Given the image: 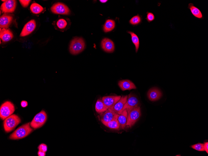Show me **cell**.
Segmentation results:
<instances>
[{"mask_svg":"<svg viewBox=\"0 0 208 156\" xmlns=\"http://www.w3.org/2000/svg\"><path fill=\"white\" fill-rule=\"evenodd\" d=\"M118 114L116 115L114 118L111 121L106 122L102 121V122L107 127L114 129H118L120 127V125L118 120Z\"/></svg>","mask_w":208,"mask_h":156,"instance_id":"cell-19","label":"cell"},{"mask_svg":"<svg viewBox=\"0 0 208 156\" xmlns=\"http://www.w3.org/2000/svg\"><path fill=\"white\" fill-rule=\"evenodd\" d=\"M47 119V115L45 112L42 110L37 114L30 123L31 127L36 129L42 126Z\"/></svg>","mask_w":208,"mask_h":156,"instance_id":"cell-6","label":"cell"},{"mask_svg":"<svg viewBox=\"0 0 208 156\" xmlns=\"http://www.w3.org/2000/svg\"><path fill=\"white\" fill-rule=\"evenodd\" d=\"M13 37L12 33L9 29L0 28V37L3 42L8 41L12 39Z\"/></svg>","mask_w":208,"mask_h":156,"instance_id":"cell-17","label":"cell"},{"mask_svg":"<svg viewBox=\"0 0 208 156\" xmlns=\"http://www.w3.org/2000/svg\"><path fill=\"white\" fill-rule=\"evenodd\" d=\"M118 85L123 91L136 88V87L135 84L131 81L128 79L119 81Z\"/></svg>","mask_w":208,"mask_h":156,"instance_id":"cell-16","label":"cell"},{"mask_svg":"<svg viewBox=\"0 0 208 156\" xmlns=\"http://www.w3.org/2000/svg\"><path fill=\"white\" fill-rule=\"evenodd\" d=\"M22 6L24 7H26L29 5L31 0H19Z\"/></svg>","mask_w":208,"mask_h":156,"instance_id":"cell-31","label":"cell"},{"mask_svg":"<svg viewBox=\"0 0 208 156\" xmlns=\"http://www.w3.org/2000/svg\"><path fill=\"white\" fill-rule=\"evenodd\" d=\"M38 148L39 150L46 152L47 150V146L44 144H41L39 145Z\"/></svg>","mask_w":208,"mask_h":156,"instance_id":"cell-30","label":"cell"},{"mask_svg":"<svg viewBox=\"0 0 208 156\" xmlns=\"http://www.w3.org/2000/svg\"><path fill=\"white\" fill-rule=\"evenodd\" d=\"M30 10L34 14H38L44 10V8L39 4L34 3L30 6Z\"/></svg>","mask_w":208,"mask_h":156,"instance_id":"cell-24","label":"cell"},{"mask_svg":"<svg viewBox=\"0 0 208 156\" xmlns=\"http://www.w3.org/2000/svg\"><path fill=\"white\" fill-rule=\"evenodd\" d=\"M100 2H102V3H105V2H106L107 1V0H100Z\"/></svg>","mask_w":208,"mask_h":156,"instance_id":"cell-35","label":"cell"},{"mask_svg":"<svg viewBox=\"0 0 208 156\" xmlns=\"http://www.w3.org/2000/svg\"><path fill=\"white\" fill-rule=\"evenodd\" d=\"M188 8L190 10L192 14L196 18L200 19H203V16L200 10L194 6L193 3H189L188 5Z\"/></svg>","mask_w":208,"mask_h":156,"instance_id":"cell-20","label":"cell"},{"mask_svg":"<svg viewBox=\"0 0 208 156\" xmlns=\"http://www.w3.org/2000/svg\"><path fill=\"white\" fill-rule=\"evenodd\" d=\"M95 108L96 111L99 113L104 112L107 109L102 100L100 99L97 100Z\"/></svg>","mask_w":208,"mask_h":156,"instance_id":"cell-22","label":"cell"},{"mask_svg":"<svg viewBox=\"0 0 208 156\" xmlns=\"http://www.w3.org/2000/svg\"><path fill=\"white\" fill-rule=\"evenodd\" d=\"M13 17L11 15L4 14L0 18V26L1 28L7 29L11 24Z\"/></svg>","mask_w":208,"mask_h":156,"instance_id":"cell-15","label":"cell"},{"mask_svg":"<svg viewBox=\"0 0 208 156\" xmlns=\"http://www.w3.org/2000/svg\"><path fill=\"white\" fill-rule=\"evenodd\" d=\"M191 147L192 149L198 151H205L204 143H198L196 144L191 145Z\"/></svg>","mask_w":208,"mask_h":156,"instance_id":"cell-28","label":"cell"},{"mask_svg":"<svg viewBox=\"0 0 208 156\" xmlns=\"http://www.w3.org/2000/svg\"><path fill=\"white\" fill-rule=\"evenodd\" d=\"M51 10L53 13L57 14L68 15L70 13V10L68 7L60 2L54 4L51 7Z\"/></svg>","mask_w":208,"mask_h":156,"instance_id":"cell-8","label":"cell"},{"mask_svg":"<svg viewBox=\"0 0 208 156\" xmlns=\"http://www.w3.org/2000/svg\"><path fill=\"white\" fill-rule=\"evenodd\" d=\"M128 33L131 35L132 41L135 45V51L137 53L139 49V38L137 35L131 31H128Z\"/></svg>","mask_w":208,"mask_h":156,"instance_id":"cell-25","label":"cell"},{"mask_svg":"<svg viewBox=\"0 0 208 156\" xmlns=\"http://www.w3.org/2000/svg\"><path fill=\"white\" fill-rule=\"evenodd\" d=\"M126 125L131 127L138 120L141 116L140 108L139 106L127 112Z\"/></svg>","mask_w":208,"mask_h":156,"instance_id":"cell-5","label":"cell"},{"mask_svg":"<svg viewBox=\"0 0 208 156\" xmlns=\"http://www.w3.org/2000/svg\"><path fill=\"white\" fill-rule=\"evenodd\" d=\"M21 120L19 117L15 114L10 116L3 121L4 129L6 132L12 130L16 126L20 123Z\"/></svg>","mask_w":208,"mask_h":156,"instance_id":"cell-2","label":"cell"},{"mask_svg":"<svg viewBox=\"0 0 208 156\" xmlns=\"http://www.w3.org/2000/svg\"><path fill=\"white\" fill-rule=\"evenodd\" d=\"M116 114L112 111L108 109L105 112L101 113V121L106 122L110 121Z\"/></svg>","mask_w":208,"mask_h":156,"instance_id":"cell-18","label":"cell"},{"mask_svg":"<svg viewBox=\"0 0 208 156\" xmlns=\"http://www.w3.org/2000/svg\"><path fill=\"white\" fill-rule=\"evenodd\" d=\"M147 14L146 19L148 22H150L154 20L155 16L152 13L147 12Z\"/></svg>","mask_w":208,"mask_h":156,"instance_id":"cell-29","label":"cell"},{"mask_svg":"<svg viewBox=\"0 0 208 156\" xmlns=\"http://www.w3.org/2000/svg\"><path fill=\"white\" fill-rule=\"evenodd\" d=\"M30 123H27L18 127L10 135L9 139H18L27 136L33 130V129L30 127Z\"/></svg>","mask_w":208,"mask_h":156,"instance_id":"cell-1","label":"cell"},{"mask_svg":"<svg viewBox=\"0 0 208 156\" xmlns=\"http://www.w3.org/2000/svg\"><path fill=\"white\" fill-rule=\"evenodd\" d=\"M14 104L11 102L7 101L2 103L0 108V117L3 120L11 115L15 111Z\"/></svg>","mask_w":208,"mask_h":156,"instance_id":"cell-4","label":"cell"},{"mask_svg":"<svg viewBox=\"0 0 208 156\" xmlns=\"http://www.w3.org/2000/svg\"><path fill=\"white\" fill-rule=\"evenodd\" d=\"M21 104L22 107H25L27 106L28 103L26 101H22L21 102Z\"/></svg>","mask_w":208,"mask_h":156,"instance_id":"cell-32","label":"cell"},{"mask_svg":"<svg viewBox=\"0 0 208 156\" xmlns=\"http://www.w3.org/2000/svg\"><path fill=\"white\" fill-rule=\"evenodd\" d=\"M101 46L102 49L106 52L111 53L114 51V43L111 40L108 38H105L102 40Z\"/></svg>","mask_w":208,"mask_h":156,"instance_id":"cell-13","label":"cell"},{"mask_svg":"<svg viewBox=\"0 0 208 156\" xmlns=\"http://www.w3.org/2000/svg\"><path fill=\"white\" fill-rule=\"evenodd\" d=\"M142 21V18L139 15L132 17L130 21V23L132 25H136L140 23Z\"/></svg>","mask_w":208,"mask_h":156,"instance_id":"cell-26","label":"cell"},{"mask_svg":"<svg viewBox=\"0 0 208 156\" xmlns=\"http://www.w3.org/2000/svg\"><path fill=\"white\" fill-rule=\"evenodd\" d=\"M38 154L39 156H45V152L39 150L38 152Z\"/></svg>","mask_w":208,"mask_h":156,"instance_id":"cell-34","label":"cell"},{"mask_svg":"<svg viewBox=\"0 0 208 156\" xmlns=\"http://www.w3.org/2000/svg\"><path fill=\"white\" fill-rule=\"evenodd\" d=\"M139 104L137 97L135 95L130 93L128 95L127 101L119 114L125 110H126L127 112L129 111L132 109L139 106Z\"/></svg>","mask_w":208,"mask_h":156,"instance_id":"cell-7","label":"cell"},{"mask_svg":"<svg viewBox=\"0 0 208 156\" xmlns=\"http://www.w3.org/2000/svg\"><path fill=\"white\" fill-rule=\"evenodd\" d=\"M204 147L205 149V151L207 154L208 153V142H206L204 143Z\"/></svg>","mask_w":208,"mask_h":156,"instance_id":"cell-33","label":"cell"},{"mask_svg":"<svg viewBox=\"0 0 208 156\" xmlns=\"http://www.w3.org/2000/svg\"><path fill=\"white\" fill-rule=\"evenodd\" d=\"M36 26V22L34 19L30 21L24 26L20 34V36H25L30 34L34 31Z\"/></svg>","mask_w":208,"mask_h":156,"instance_id":"cell-10","label":"cell"},{"mask_svg":"<svg viewBox=\"0 0 208 156\" xmlns=\"http://www.w3.org/2000/svg\"><path fill=\"white\" fill-rule=\"evenodd\" d=\"M4 1L1 5V9L2 12L12 13L15 11L17 5V1L14 0H2Z\"/></svg>","mask_w":208,"mask_h":156,"instance_id":"cell-9","label":"cell"},{"mask_svg":"<svg viewBox=\"0 0 208 156\" xmlns=\"http://www.w3.org/2000/svg\"><path fill=\"white\" fill-rule=\"evenodd\" d=\"M115 27V22L114 21L108 19L106 21L103 26L104 31L108 32L112 31Z\"/></svg>","mask_w":208,"mask_h":156,"instance_id":"cell-23","label":"cell"},{"mask_svg":"<svg viewBox=\"0 0 208 156\" xmlns=\"http://www.w3.org/2000/svg\"><path fill=\"white\" fill-rule=\"evenodd\" d=\"M56 25L58 28L60 29H64L67 26V21L64 19L61 18L57 21Z\"/></svg>","mask_w":208,"mask_h":156,"instance_id":"cell-27","label":"cell"},{"mask_svg":"<svg viewBox=\"0 0 208 156\" xmlns=\"http://www.w3.org/2000/svg\"><path fill=\"white\" fill-rule=\"evenodd\" d=\"M128 97V96L127 95L122 96L118 101L108 109L112 111L116 114H119L126 102Z\"/></svg>","mask_w":208,"mask_h":156,"instance_id":"cell-11","label":"cell"},{"mask_svg":"<svg viewBox=\"0 0 208 156\" xmlns=\"http://www.w3.org/2000/svg\"><path fill=\"white\" fill-rule=\"evenodd\" d=\"M128 113L126 110L121 112L120 114H118V120L120 127L122 129H124L126 126Z\"/></svg>","mask_w":208,"mask_h":156,"instance_id":"cell-21","label":"cell"},{"mask_svg":"<svg viewBox=\"0 0 208 156\" xmlns=\"http://www.w3.org/2000/svg\"><path fill=\"white\" fill-rule=\"evenodd\" d=\"M161 91L158 88L153 87L148 91L147 96L149 99L152 101H155L159 100L161 97Z\"/></svg>","mask_w":208,"mask_h":156,"instance_id":"cell-14","label":"cell"},{"mask_svg":"<svg viewBox=\"0 0 208 156\" xmlns=\"http://www.w3.org/2000/svg\"><path fill=\"white\" fill-rule=\"evenodd\" d=\"M85 46V43L82 38H76L73 39L70 43L69 51L71 54H76L82 51Z\"/></svg>","mask_w":208,"mask_h":156,"instance_id":"cell-3","label":"cell"},{"mask_svg":"<svg viewBox=\"0 0 208 156\" xmlns=\"http://www.w3.org/2000/svg\"><path fill=\"white\" fill-rule=\"evenodd\" d=\"M121 97V96H104L102 98V100L108 109L115 104L120 100Z\"/></svg>","mask_w":208,"mask_h":156,"instance_id":"cell-12","label":"cell"}]
</instances>
